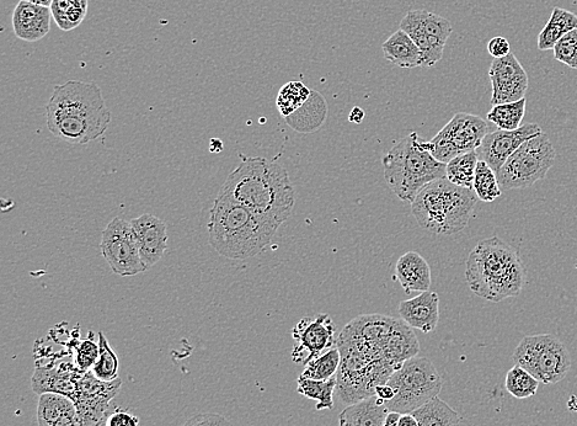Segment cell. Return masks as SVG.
<instances>
[{"label":"cell","instance_id":"obj_1","mask_svg":"<svg viewBox=\"0 0 577 426\" xmlns=\"http://www.w3.org/2000/svg\"><path fill=\"white\" fill-rule=\"evenodd\" d=\"M219 193L279 227L296 205L295 189L285 167L261 157H242Z\"/></svg>","mask_w":577,"mask_h":426},{"label":"cell","instance_id":"obj_2","mask_svg":"<svg viewBox=\"0 0 577 426\" xmlns=\"http://www.w3.org/2000/svg\"><path fill=\"white\" fill-rule=\"evenodd\" d=\"M46 120L52 135L73 145H85L104 135L111 113L99 85L69 81L53 89Z\"/></svg>","mask_w":577,"mask_h":426},{"label":"cell","instance_id":"obj_3","mask_svg":"<svg viewBox=\"0 0 577 426\" xmlns=\"http://www.w3.org/2000/svg\"><path fill=\"white\" fill-rule=\"evenodd\" d=\"M279 228L218 193L208 221V243L224 258L247 260L263 252Z\"/></svg>","mask_w":577,"mask_h":426},{"label":"cell","instance_id":"obj_4","mask_svg":"<svg viewBox=\"0 0 577 426\" xmlns=\"http://www.w3.org/2000/svg\"><path fill=\"white\" fill-rule=\"evenodd\" d=\"M466 280L475 295L498 303L521 294L526 273L520 253L499 237H491L470 252Z\"/></svg>","mask_w":577,"mask_h":426},{"label":"cell","instance_id":"obj_5","mask_svg":"<svg viewBox=\"0 0 577 426\" xmlns=\"http://www.w3.org/2000/svg\"><path fill=\"white\" fill-rule=\"evenodd\" d=\"M473 190L461 188L446 178L432 181L411 202V213L421 228L441 236L464 230L477 206Z\"/></svg>","mask_w":577,"mask_h":426},{"label":"cell","instance_id":"obj_6","mask_svg":"<svg viewBox=\"0 0 577 426\" xmlns=\"http://www.w3.org/2000/svg\"><path fill=\"white\" fill-rule=\"evenodd\" d=\"M384 180L402 201L413 202L432 181L446 178V164L427 151L418 133L399 141L383 157Z\"/></svg>","mask_w":577,"mask_h":426},{"label":"cell","instance_id":"obj_7","mask_svg":"<svg viewBox=\"0 0 577 426\" xmlns=\"http://www.w3.org/2000/svg\"><path fill=\"white\" fill-rule=\"evenodd\" d=\"M387 385L394 391L393 399L384 403L389 412L413 414L432 398L438 397L443 380L431 360L415 356L406 360L389 377Z\"/></svg>","mask_w":577,"mask_h":426},{"label":"cell","instance_id":"obj_8","mask_svg":"<svg viewBox=\"0 0 577 426\" xmlns=\"http://www.w3.org/2000/svg\"><path fill=\"white\" fill-rule=\"evenodd\" d=\"M512 359L544 385L563 381L571 369L568 349L552 334L523 338Z\"/></svg>","mask_w":577,"mask_h":426},{"label":"cell","instance_id":"obj_9","mask_svg":"<svg viewBox=\"0 0 577 426\" xmlns=\"http://www.w3.org/2000/svg\"><path fill=\"white\" fill-rule=\"evenodd\" d=\"M557 158V152L546 133L532 138L507 159L498 173L502 190L530 188L547 177Z\"/></svg>","mask_w":577,"mask_h":426},{"label":"cell","instance_id":"obj_10","mask_svg":"<svg viewBox=\"0 0 577 426\" xmlns=\"http://www.w3.org/2000/svg\"><path fill=\"white\" fill-rule=\"evenodd\" d=\"M490 127L482 117L458 113L429 142H424L427 151L438 162L447 164L453 158L477 151Z\"/></svg>","mask_w":577,"mask_h":426},{"label":"cell","instance_id":"obj_11","mask_svg":"<svg viewBox=\"0 0 577 426\" xmlns=\"http://www.w3.org/2000/svg\"><path fill=\"white\" fill-rule=\"evenodd\" d=\"M101 254L112 273L120 276H135L147 270L133 236L131 222L114 218L103 232Z\"/></svg>","mask_w":577,"mask_h":426},{"label":"cell","instance_id":"obj_12","mask_svg":"<svg viewBox=\"0 0 577 426\" xmlns=\"http://www.w3.org/2000/svg\"><path fill=\"white\" fill-rule=\"evenodd\" d=\"M335 333V324L327 313L302 318L292 330V338L295 339L293 361L306 366L309 361L335 348Z\"/></svg>","mask_w":577,"mask_h":426},{"label":"cell","instance_id":"obj_13","mask_svg":"<svg viewBox=\"0 0 577 426\" xmlns=\"http://www.w3.org/2000/svg\"><path fill=\"white\" fill-rule=\"evenodd\" d=\"M121 380L103 382L92 371L83 372L77 383V391L72 401L78 414L87 426H100L108 419V409L112 398L119 393Z\"/></svg>","mask_w":577,"mask_h":426},{"label":"cell","instance_id":"obj_14","mask_svg":"<svg viewBox=\"0 0 577 426\" xmlns=\"http://www.w3.org/2000/svg\"><path fill=\"white\" fill-rule=\"evenodd\" d=\"M491 87V105L515 103L525 99L528 89V74L514 53L504 58H496L489 69Z\"/></svg>","mask_w":577,"mask_h":426},{"label":"cell","instance_id":"obj_15","mask_svg":"<svg viewBox=\"0 0 577 426\" xmlns=\"http://www.w3.org/2000/svg\"><path fill=\"white\" fill-rule=\"evenodd\" d=\"M543 133L541 126L527 124L515 131L498 130L488 133L477 149L479 161L489 164L496 174L523 143Z\"/></svg>","mask_w":577,"mask_h":426},{"label":"cell","instance_id":"obj_16","mask_svg":"<svg viewBox=\"0 0 577 426\" xmlns=\"http://www.w3.org/2000/svg\"><path fill=\"white\" fill-rule=\"evenodd\" d=\"M131 227L142 262L147 270L151 269L168 249L167 225L151 213H144L131 221Z\"/></svg>","mask_w":577,"mask_h":426},{"label":"cell","instance_id":"obj_17","mask_svg":"<svg viewBox=\"0 0 577 426\" xmlns=\"http://www.w3.org/2000/svg\"><path fill=\"white\" fill-rule=\"evenodd\" d=\"M398 311L409 327L431 333L440 321V297L437 292H421L419 296L400 302Z\"/></svg>","mask_w":577,"mask_h":426},{"label":"cell","instance_id":"obj_18","mask_svg":"<svg viewBox=\"0 0 577 426\" xmlns=\"http://www.w3.org/2000/svg\"><path fill=\"white\" fill-rule=\"evenodd\" d=\"M51 8L20 0L13 13V30L18 39L36 42L51 30Z\"/></svg>","mask_w":577,"mask_h":426},{"label":"cell","instance_id":"obj_19","mask_svg":"<svg viewBox=\"0 0 577 426\" xmlns=\"http://www.w3.org/2000/svg\"><path fill=\"white\" fill-rule=\"evenodd\" d=\"M83 372L77 366L67 365V369L53 370L40 367L32 376L31 387L37 394L58 393L73 399L77 383Z\"/></svg>","mask_w":577,"mask_h":426},{"label":"cell","instance_id":"obj_20","mask_svg":"<svg viewBox=\"0 0 577 426\" xmlns=\"http://www.w3.org/2000/svg\"><path fill=\"white\" fill-rule=\"evenodd\" d=\"M395 276L406 294L430 291L431 268L426 259L416 252H406L395 265Z\"/></svg>","mask_w":577,"mask_h":426},{"label":"cell","instance_id":"obj_21","mask_svg":"<svg viewBox=\"0 0 577 426\" xmlns=\"http://www.w3.org/2000/svg\"><path fill=\"white\" fill-rule=\"evenodd\" d=\"M420 345L413 328L409 327L403 319H395L394 326L387 338L384 348V358L395 369H399L406 360L418 356Z\"/></svg>","mask_w":577,"mask_h":426},{"label":"cell","instance_id":"obj_22","mask_svg":"<svg viewBox=\"0 0 577 426\" xmlns=\"http://www.w3.org/2000/svg\"><path fill=\"white\" fill-rule=\"evenodd\" d=\"M328 104L322 94L312 90L307 103L301 106L296 113L286 117L287 125L298 133L311 135L322 129L327 121Z\"/></svg>","mask_w":577,"mask_h":426},{"label":"cell","instance_id":"obj_23","mask_svg":"<svg viewBox=\"0 0 577 426\" xmlns=\"http://www.w3.org/2000/svg\"><path fill=\"white\" fill-rule=\"evenodd\" d=\"M400 29L405 31V33L413 39L416 46L419 47L421 52V67L429 68L435 66L436 63L442 60L446 45L441 44L440 41L432 39L431 36L427 35L420 24L418 15H416V10H410V12L405 15L402 23H400Z\"/></svg>","mask_w":577,"mask_h":426},{"label":"cell","instance_id":"obj_24","mask_svg":"<svg viewBox=\"0 0 577 426\" xmlns=\"http://www.w3.org/2000/svg\"><path fill=\"white\" fill-rule=\"evenodd\" d=\"M389 410L377 396L350 404L341 412L339 426H384Z\"/></svg>","mask_w":577,"mask_h":426},{"label":"cell","instance_id":"obj_25","mask_svg":"<svg viewBox=\"0 0 577 426\" xmlns=\"http://www.w3.org/2000/svg\"><path fill=\"white\" fill-rule=\"evenodd\" d=\"M383 55L400 68L421 67V52L411 37L402 29L395 31L382 45Z\"/></svg>","mask_w":577,"mask_h":426},{"label":"cell","instance_id":"obj_26","mask_svg":"<svg viewBox=\"0 0 577 426\" xmlns=\"http://www.w3.org/2000/svg\"><path fill=\"white\" fill-rule=\"evenodd\" d=\"M577 29V15L569 10L555 7L542 33L538 36V49L553 50L565 34Z\"/></svg>","mask_w":577,"mask_h":426},{"label":"cell","instance_id":"obj_27","mask_svg":"<svg viewBox=\"0 0 577 426\" xmlns=\"http://www.w3.org/2000/svg\"><path fill=\"white\" fill-rule=\"evenodd\" d=\"M419 426H461V417L442 399L435 397L413 413Z\"/></svg>","mask_w":577,"mask_h":426},{"label":"cell","instance_id":"obj_28","mask_svg":"<svg viewBox=\"0 0 577 426\" xmlns=\"http://www.w3.org/2000/svg\"><path fill=\"white\" fill-rule=\"evenodd\" d=\"M88 0H55L51 5L52 17L63 31L77 29L87 17Z\"/></svg>","mask_w":577,"mask_h":426},{"label":"cell","instance_id":"obj_29","mask_svg":"<svg viewBox=\"0 0 577 426\" xmlns=\"http://www.w3.org/2000/svg\"><path fill=\"white\" fill-rule=\"evenodd\" d=\"M297 392L302 396L317 401V410H331L334 408V392L336 390V376L328 381L312 380L299 376Z\"/></svg>","mask_w":577,"mask_h":426},{"label":"cell","instance_id":"obj_30","mask_svg":"<svg viewBox=\"0 0 577 426\" xmlns=\"http://www.w3.org/2000/svg\"><path fill=\"white\" fill-rule=\"evenodd\" d=\"M527 99L515 101V103H507L494 105L486 115L491 124L498 127L499 130L515 131L522 126L523 117L526 114Z\"/></svg>","mask_w":577,"mask_h":426},{"label":"cell","instance_id":"obj_31","mask_svg":"<svg viewBox=\"0 0 577 426\" xmlns=\"http://www.w3.org/2000/svg\"><path fill=\"white\" fill-rule=\"evenodd\" d=\"M478 162L479 157L475 151L453 158L446 164V179L461 188L473 190Z\"/></svg>","mask_w":577,"mask_h":426},{"label":"cell","instance_id":"obj_32","mask_svg":"<svg viewBox=\"0 0 577 426\" xmlns=\"http://www.w3.org/2000/svg\"><path fill=\"white\" fill-rule=\"evenodd\" d=\"M473 191L480 201L490 204L502 194L498 174L489 167L488 163L479 161L473 183Z\"/></svg>","mask_w":577,"mask_h":426},{"label":"cell","instance_id":"obj_33","mask_svg":"<svg viewBox=\"0 0 577 426\" xmlns=\"http://www.w3.org/2000/svg\"><path fill=\"white\" fill-rule=\"evenodd\" d=\"M311 93L312 90L301 82H290L283 85L276 99L277 110L283 119L296 113L301 106L306 104Z\"/></svg>","mask_w":577,"mask_h":426},{"label":"cell","instance_id":"obj_34","mask_svg":"<svg viewBox=\"0 0 577 426\" xmlns=\"http://www.w3.org/2000/svg\"><path fill=\"white\" fill-rule=\"evenodd\" d=\"M340 364V351L338 346H335L319 358L309 361L301 376L312 378V380L328 381L338 374Z\"/></svg>","mask_w":577,"mask_h":426},{"label":"cell","instance_id":"obj_35","mask_svg":"<svg viewBox=\"0 0 577 426\" xmlns=\"http://www.w3.org/2000/svg\"><path fill=\"white\" fill-rule=\"evenodd\" d=\"M119 359L112 350L103 332L99 333V358L93 367V374L103 382L116 381L119 377Z\"/></svg>","mask_w":577,"mask_h":426},{"label":"cell","instance_id":"obj_36","mask_svg":"<svg viewBox=\"0 0 577 426\" xmlns=\"http://www.w3.org/2000/svg\"><path fill=\"white\" fill-rule=\"evenodd\" d=\"M539 382L530 372L515 365L507 372L505 386L507 392L517 399H527L537 393Z\"/></svg>","mask_w":577,"mask_h":426},{"label":"cell","instance_id":"obj_37","mask_svg":"<svg viewBox=\"0 0 577 426\" xmlns=\"http://www.w3.org/2000/svg\"><path fill=\"white\" fill-rule=\"evenodd\" d=\"M553 51L555 60L565 66L577 69V29L565 34L557 42Z\"/></svg>","mask_w":577,"mask_h":426},{"label":"cell","instance_id":"obj_38","mask_svg":"<svg viewBox=\"0 0 577 426\" xmlns=\"http://www.w3.org/2000/svg\"><path fill=\"white\" fill-rule=\"evenodd\" d=\"M99 358V343L95 342L94 334L90 333L88 339L78 345L76 353V366L82 372L93 370L96 360Z\"/></svg>","mask_w":577,"mask_h":426},{"label":"cell","instance_id":"obj_39","mask_svg":"<svg viewBox=\"0 0 577 426\" xmlns=\"http://www.w3.org/2000/svg\"><path fill=\"white\" fill-rule=\"evenodd\" d=\"M183 426H231V424L221 414L201 413L190 418Z\"/></svg>","mask_w":577,"mask_h":426},{"label":"cell","instance_id":"obj_40","mask_svg":"<svg viewBox=\"0 0 577 426\" xmlns=\"http://www.w3.org/2000/svg\"><path fill=\"white\" fill-rule=\"evenodd\" d=\"M488 52L490 56L496 58H504L509 56L511 53V46L509 40L505 39L504 36H495L489 41Z\"/></svg>","mask_w":577,"mask_h":426},{"label":"cell","instance_id":"obj_41","mask_svg":"<svg viewBox=\"0 0 577 426\" xmlns=\"http://www.w3.org/2000/svg\"><path fill=\"white\" fill-rule=\"evenodd\" d=\"M138 424L140 420L135 415L121 410H117L106 419V426H138Z\"/></svg>","mask_w":577,"mask_h":426},{"label":"cell","instance_id":"obj_42","mask_svg":"<svg viewBox=\"0 0 577 426\" xmlns=\"http://www.w3.org/2000/svg\"><path fill=\"white\" fill-rule=\"evenodd\" d=\"M47 426H87L80 419L77 407L68 410L66 414H63L61 418H58L56 422H53Z\"/></svg>","mask_w":577,"mask_h":426},{"label":"cell","instance_id":"obj_43","mask_svg":"<svg viewBox=\"0 0 577 426\" xmlns=\"http://www.w3.org/2000/svg\"><path fill=\"white\" fill-rule=\"evenodd\" d=\"M365 116V111L359 108V106H356V108L351 110L349 121L352 122V124L359 125L363 120H365Z\"/></svg>","mask_w":577,"mask_h":426},{"label":"cell","instance_id":"obj_44","mask_svg":"<svg viewBox=\"0 0 577 426\" xmlns=\"http://www.w3.org/2000/svg\"><path fill=\"white\" fill-rule=\"evenodd\" d=\"M402 414L397 412H388L384 426H399V420Z\"/></svg>","mask_w":577,"mask_h":426},{"label":"cell","instance_id":"obj_45","mask_svg":"<svg viewBox=\"0 0 577 426\" xmlns=\"http://www.w3.org/2000/svg\"><path fill=\"white\" fill-rule=\"evenodd\" d=\"M399 426H419V423L413 414H402L399 420Z\"/></svg>","mask_w":577,"mask_h":426},{"label":"cell","instance_id":"obj_46","mask_svg":"<svg viewBox=\"0 0 577 426\" xmlns=\"http://www.w3.org/2000/svg\"><path fill=\"white\" fill-rule=\"evenodd\" d=\"M24 2L41 5V7L51 8V5L53 2H55V0H24Z\"/></svg>","mask_w":577,"mask_h":426}]
</instances>
